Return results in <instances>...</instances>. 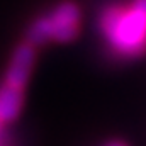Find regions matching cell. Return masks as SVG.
<instances>
[{
  "label": "cell",
  "instance_id": "cell-5",
  "mask_svg": "<svg viewBox=\"0 0 146 146\" xmlns=\"http://www.w3.org/2000/svg\"><path fill=\"white\" fill-rule=\"evenodd\" d=\"M106 146H127V145H124L122 141H110V143H107Z\"/></svg>",
  "mask_w": 146,
  "mask_h": 146
},
{
  "label": "cell",
  "instance_id": "cell-6",
  "mask_svg": "<svg viewBox=\"0 0 146 146\" xmlns=\"http://www.w3.org/2000/svg\"><path fill=\"white\" fill-rule=\"evenodd\" d=\"M2 124H3V122H2V121H0V129H2Z\"/></svg>",
  "mask_w": 146,
  "mask_h": 146
},
{
  "label": "cell",
  "instance_id": "cell-4",
  "mask_svg": "<svg viewBox=\"0 0 146 146\" xmlns=\"http://www.w3.org/2000/svg\"><path fill=\"white\" fill-rule=\"evenodd\" d=\"M22 106H24V90L2 83L0 85V121L3 124L17 121Z\"/></svg>",
  "mask_w": 146,
  "mask_h": 146
},
{
  "label": "cell",
  "instance_id": "cell-2",
  "mask_svg": "<svg viewBox=\"0 0 146 146\" xmlns=\"http://www.w3.org/2000/svg\"><path fill=\"white\" fill-rule=\"evenodd\" d=\"M82 12L75 2H61L51 12L37 17L27 27L26 42L41 46L44 42H70L78 36Z\"/></svg>",
  "mask_w": 146,
  "mask_h": 146
},
{
  "label": "cell",
  "instance_id": "cell-3",
  "mask_svg": "<svg viewBox=\"0 0 146 146\" xmlns=\"http://www.w3.org/2000/svg\"><path fill=\"white\" fill-rule=\"evenodd\" d=\"M34 61H36V49L34 46H31L29 42H22L21 46H17L10 56L9 66L5 70V78L3 83L24 90L31 80L33 68H34Z\"/></svg>",
  "mask_w": 146,
  "mask_h": 146
},
{
  "label": "cell",
  "instance_id": "cell-1",
  "mask_svg": "<svg viewBox=\"0 0 146 146\" xmlns=\"http://www.w3.org/2000/svg\"><path fill=\"white\" fill-rule=\"evenodd\" d=\"M109 48L122 58H138L146 51V0L106 7L99 19Z\"/></svg>",
  "mask_w": 146,
  "mask_h": 146
}]
</instances>
